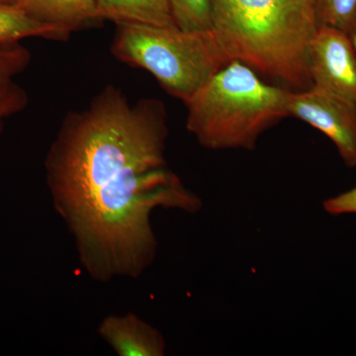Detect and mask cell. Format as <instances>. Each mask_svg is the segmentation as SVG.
Segmentation results:
<instances>
[{
  "mask_svg": "<svg viewBox=\"0 0 356 356\" xmlns=\"http://www.w3.org/2000/svg\"><path fill=\"white\" fill-rule=\"evenodd\" d=\"M310 74L315 88L356 106V51L350 36L322 25L310 48Z\"/></svg>",
  "mask_w": 356,
  "mask_h": 356,
  "instance_id": "obj_6",
  "label": "cell"
},
{
  "mask_svg": "<svg viewBox=\"0 0 356 356\" xmlns=\"http://www.w3.org/2000/svg\"><path fill=\"white\" fill-rule=\"evenodd\" d=\"M18 0H0V6H17Z\"/></svg>",
  "mask_w": 356,
  "mask_h": 356,
  "instance_id": "obj_15",
  "label": "cell"
},
{
  "mask_svg": "<svg viewBox=\"0 0 356 356\" xmlns=\"http://www.w3.org/2000/svg\"><path fill=\"white\" fill-rule=\"evenodd\" d=\"M320 26H331L351 37L356 29V0H317Z\"/></svg>",
  "mask_w": 356,
  "mask_h": 356,
  "instance_id": "obj_13",
  "label": "cell"
},
{
  "mask_svg": "<svg viewBox=\"0 0 356 356\" xmlns=\"http://www.w3.org/2000/svg\"><path fill=\"white\" fill-rule=\"evenodd\" d=\"M325 212L332 216L356 214V185L348 191L325 199L323 202Z\"/></svg>",
  "mask_w": 356,
  "mask_h": 356,
  "instance_id": "obj_14",
  "label": "cell"
},
{
  "mask_svg": "<svg viewBox=\"0 0 356 356\" xmlns=\"http://www.w3.org/2000/svg\"><path fill=\"white\" fill-rule=\"evenodd\" d=\"M173 20L179 29L187 32L212 30L211 0H168Z\"/></svg>",
  "mask_w": 356,
  "mask_h": 356,
  "instance_id": "obj_12",
  "label": "cell"
},
{
  "mask_svg": "<svg viewBox=\"0 0 356 356\" xmlns=\"http://www.w3.org/2000/svg\"><path fill=\"white\" fill-rule=\"evenodd\" d=\"M290 91L229 60L185 102L187 130L208 149L252 151L262 134L289 116Z\"/></svg>",
  "mask_w": 356,
  "mask_h": 356,
  "instance_id": "obj_3",
  "label": "cell"
},
{
  "mask_svg": "<svg viewBox=\"0 0 356 356\" xmlns=\"http://www.w3.org/2000/svg\"><path fill=\"white\" fill-rule=\"evenodd\" d=\"M288 114L317 129L334 143L348 168H356V106L315 86L290 91Z\"/></svg>",
  "mask_w": 356,
  "mask_h": 356,
  "instance_id": "obj_5",
  "label": "cell"
},
{
  "mask_svg": "<svg viewBox=\"0 0 356 356\" xmlns=\"http://www.w3.org/2000/svg\"><path fill=\"white\" fill-rule=\"evenodd\" d=\"M17 6L33 19L69 34L103 20L95 0H18Z\"/></svg>",
  "mask_w": 356,
  "mask_h": 356,
  "instance_id": "obj_9",
  "label": "cell"
},
{
  "mask_svg": "<svg viewBox=\"0 0 356 356\" xmlns=\"http://www.w3.org/2000/svg\"><path fill=\"white\" fill-rule=\"evenodd\" d=\"M69 33L33 19L17 6H0V42L21 41L30 37L65 41Z\"/></svg>",
  "mask_w": 356,
  "mask_h": 356,
  "instance_id": "obj_11",
  "label": "cell"
},
{
  "mask_svg": "<svg viewBox=\"0 0 356 356\" xmlns=\"http://www.w3.org/2000/svg\"><path fill=\"white\" fill-rule=\"evenodd\" d=\"M103 20L177 27L168 0H95Z\"/></svg>",
  "mask_w": 356,
  "mask_h": 356,
  "instance_id": "obj_10",
  "label": "cell"
},
{
  "mask_svg": "<svg viewBox=\"0 0 356 356\" xmlns=\"http://www.w3.org/2000/svg\"><path fill=\"white\" fill-rule=\"evenodd\" d=\"M212 30L229 60L294 91L313 86L310 48L317 0H211Z\"/></svg>",
  "mask_w": 356,
  "mask_h": 356,
  "instance_id": "obj_2",
  "label": "cell"
},
{
  "mask_svg": "<svg viewBox=\"0 0 356 356\" xmlns=\"http://www.w3.org/2000/svg\"><path fill=\"white\" fill-rule=\"evenodd\" d=\"M351 41H353V46H355V49L356 51V29L355 30V32H353V34L351 35Z\"/></svg>",
  "mask_w": 356,
  "mask_h": 356,
  "instance_id": "obj_16",
  "label": "cell"
},
{
  "mask_svg": "<svg viewBox=\"0 0 356 356\" xmlns=\"http://www.w3.org/2000/svg\"><path fill=\"white\" fill-rule=\"evenodd\" d=\"M165 105L96 95L70 112L47 154V184L74 236L79 261L98 281L135 278L153 264L159 208L195 213L201 200L166 168Z\"/></svg>",
  "mask_w": 356,
  "mask_h": 356,
  "instance_id": "obj_1",
  "label": "cell"
},
{
  "mask_svg": "<svg viewBox=\"0 0 356 356\" xmlns=\"http://www.w3.org/2000/svg\"><path fill=\"white\" fill-rule=\"evenodd\" d=\"M100 336L120 356H163L165 341L163 334L136 316L111 315L98 329Z\"/></svg>",
  "mask_w": 356,
  "mask_h": 356,
  "instance_id": "obj_7",
  "label": "cell"
},
{
  "mask_svg": "<svg viewBox=\"0 0 356 356\" xmlns=\"http://www.w3.org/2000/svg\"><path fill=\"white\" fill-rule=\"evenodd\" d=\"M31 58L20 41L0 42V137L6 119L27 107L29 98L16 76L29 67Z\"/></svg>",
  "mask_w": 356,
  "mask_h": 356,
  "instance_id": "obj_8",
  "label": "cell"
},
{
  "mask_svg": "<svg viewBox=\"0 0 356 356\" xmlns=\"http://www.w3.org/2000/svg\"><path fill=\"white\" fill-rule=\"evenodd\" d=\"M116 25L114 57L146 70L166 92L184 103L231 60L213 30L187 32L139 22Z\"/></svg>",
  "mask_w": 356,
  "mask_h": 356,
  "instance_id": "obj_4",
  "label": "cell"
}]
</instances>
